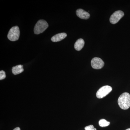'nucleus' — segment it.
Returning a JSON list of instances; mask_svg holds the SVG:
<instances>
[{
    "label": "nucleus",
    "instance_id": "7",
    "mask_svg": "<svg viewBox=\"0 0 130 130\" xmlns=\"http://www.w3.org/2000/svg\"><path fill=\"white\" fill-rule=\"evenodd\" d=\"M76 14L78 17L83 19H88L89 18V13L85 11L83 9H77L76 11Z\"/></svg>",
    "mask_w": 130,
    "mask_h": 130
},
{
    "label": "nucleus",
    "instance_id": "1",
    "mask_svg": "<svg viewBox=\"0 0 130 130\" xmlns=\"http://www.w3.org/2000/svg\"><path fill=\"white\" fill-rule=\"evenodd\" d=\"M118 103L121 109H128L130 107V94L126 92L123 93L119 98Z\"/></svg>",
    "mask_w": 130,
    "mask_h": 130
},
{
    "label": "nucleus",
    "instance_id": "2",
    "mask_svg": "<svg viewBox=\"0 0 130 130\" xmlns=\"http://www.w3.org/2000/svg\"><path fill=\"white\" fill-rule=\"evenodd\" d=\"M48 25L47 23L43 20H40L38 21L34 28V32L36 35L42 33L47 28Z\"/></svg>",
    "mask_w": 130,
    "mask_h": 130
},
{
    "label": "nucleus",
    "instance_id": "14",
    "mask_svg": "<svg viewBox=\"0 0 130 130\" xmlns=\"http://www.w3.org/2000/svg\"><path fill=\"white\" fill-rule=\"evenodd\" d=\"M13 130H20V129L19 127H17V128H14Z\"/></svg>",
    "mask_w": 130,
    "mask_h": 130
},
{
    "label": "nucleus",
    "instance_id": "13",
    "mask_svg": "<svg viewBox=\"0 0 130 130\" xmlns=\"http://www.w3.org/2000/svg\"><path fill=\"white\" fill-rule=\"evenodd\" d=\"M85 130H96V128H94L93 125H90L86 126L85 128Z\"/></svg>",
    "mask_w": 130,
    "mask_h": 130
},
{
    "label": "nucleus",
    "instance_id": "3",
    "mask_svg": "<svg viewBox=\"0 0 130 130\" xmlns=\"http://www.w3.org/2000/svg\"><path fill=\"white\" fill-rule=\"evenodd\" d=\"M20 35L19 28L18 26L12 27L7 35V37L9 40L12 41H15L18 40Z\"/></svg>",
    "mask_w": 130,
    "mask_h": 130
},
{
    "label": "nucleus",
    "instance_id": "4",
    "mask_svg": "<svg viewBox=\"0 0 130 130\" xmlns=\"http://www.w3.org/2000/svg\"><path fill=\"white\" fill-rule=\"evenodd\" d=\"M112 89V87L108 85L103 86L98 91L96 94V97L99 99L103 98L110 93Z\"/></svg>",
    "mask_w": 130,
    "mask_h": 130
},
{
    "label": "nucleus",
    "instance_id": "15",
    "mask_svg": "<svg viewBox=\"0 0 130 130\" xmlns=\"http://www.w3.org/2000/svg\"><path fill=\"white\" fill-rule=\"evenodd\" d=\"M130 130V128H128V129H126V130Z\"/></svg>",
    "mask_w": 130,
    "mask_h": 130
},
{
    "label": "nucleus",
    "instance_id": "5",
    "mask_svg": "<svg viewBox=\"0 0 130 130\" xmlns=\"http://www.w3.org/2000/svg\"><path fill=\"white\" fill-rule=\"evenodd\" d=\"M124 15V12L120 10L116 11L113 13L110 17L109 19L110 23L113 24L117 23L120 20V19L123 18Z\"/></svg>",
    "mask_w": 130,
    "mask_h": 130
},
{
    "label": "nucleus",
    "instance_id": "9",
    "mask_svg": "<svg viewBox=\"0 0 130 130\" xmlns=\"http://www.w3.org/2000/svg\"><path fill=\"white\" fill-rule=\"evenodd\" d=\"M85 44V42L83 39H78L77 40L75 44L74 47L77 51H80L84 46Z\"/></svg>",
    "mask_w": 130,
    "mask_h": 130
},
{
    "label": "nucleus",
    "instance_id": "12",
    "mask_svg": "<svg viewBox=\"0 0 130 130\" xmlns=\"http://www.w3.org/2000/svg\"><path fill=\"white\" fill-rule=\"evenodd\" d=\"M6 77V73L3 71H0V80H2Z\"/></svg>",
    "mask_w": 130,
    "mask_h": 130
},
{
    "label": "nucleus",
    "instance_id": "6",
    "mask_svg": "<svg viewBox=\"0 0 130 130\" xmlns=\"http://www.w3.org/2000/svg\"><path fill=\"white\" fill-rule=\"evenodd\" d=\"M105 63L101 58H94L91 61V65L93 68L95 69H101L104 66Z\"/></svg>",
    "mask_w": 130,
    "mask_h": 130
},
{
    "label": "nucleus",
    "instance_id": "11",
    "mask_svg": "<svg viewBox=\"0 0 130 130\" xmlns=\"http://www.w3.org/2000/svg\"><path fill=\"white\" fill-rule=\"evenodd\" d=\"M110 122L107 121L104 119H102L99 121V124L101 127H106L109 125Z\"/></svg>",
    "mask_w": 130,
    "mask_h": 130
},
{
    "label": "nucleus",
    "instance_id": "10",
    "mask_svg": "<svg viewBox=\"0 0 130 130\" xmlns=\"http://www.w3.org/2000/svg\"><path fill=\"white\" fill-rule=\"evenodd\" d=\"M24 71L23 66L21 65H17L12 68V72L14 75L20 74Z\"/></svg>",
    "mask_w": 130,
    "mask_h": 130
},
{
    "label": "nucleus",
    "instance_id": "8",
    "mask_svg": "<svg viewBox=\"0 0 130 130\" xmlns=\"http://www.w3.org/2000/svg\"><path fill=\"white\" fill-rule=\"evenodd\" d=\"M67 36V35L65 32L58 33L51 38V40L53 42L60 41L61 40L64 39Z\"/></svg>",
    "mask_w": 130,
    "mask_h": 130
}]
</instances>
